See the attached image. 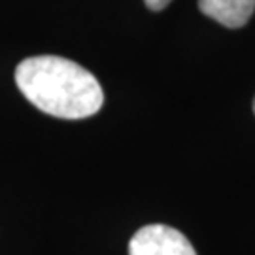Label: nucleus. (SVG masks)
Segmentation results:
<instances>
[{"label": "nucleus", "instance_id": "nucleus-1", "mask_svg": "<svg viewBox=\"0 0 255 255\" xmlns=\"http://www.w3.org/2000/svg\"><path fill=\"white\" fill-rule=\"evenodd\" d=\"M15 83L30 104L61 119L95 116L104 104V91L89 70L70 59L38 55L21 61Z\"/></svg>", "mask_w": 255, "mask_h": 255}, {"label": "nucleus", "instance_id": "nucleus-2", "mask_svg": "<svg viewBox=\"0 0 255 255\" xmlns=\"http://www.w3.org/2000/svg\"><path fill=\"white\" fill-rule=\"evenodd\" d=\"M128 255H197V252L178 229L153 223L138 229L130 238Z\"/></svg>", "mask_w": 255, "mask_h": 255}, {"label": "nucleus", "instance_id": "nucleus-3", "mask_svg": "<svg viewBox=\"0 0 255 255\" xmlns=\"http://www.w3.org/2000/svg\"><path fill=\"white\" fill-rule=\"evenodd\" d=\"M199 9L223 27L240 28L254 15L255 0H199Z\"/></svg>", "mask_w": 255, "mask_h": 255}, {"label": "nucleus", "instance_id": "nucleus-4", "mask_svg": "<svg viewBox=\"0 0 255 255\" xmlns=\"http://www.w3.org/2000/svg\"><path fill=\"white\" fill-rule=\"evenodd\" d=\"M170 2H172V0H144V4H146L151 11H161V9L166 8Z\"/></svg>", "mask_w": 255, "mask_h": 255}, {"label": "nucleus", "instance_id": "nucleus-5", "mask_svg": "<svg viewBox=\"0 0 255 255\" xmlns=\"http://www.w3.org/2000/svg\"><path fill=\"white\" fill-rule=\"evenodd\" d=\"M254 112H255V101H254Z\"/></svg>", "mask_w": 255, "mask_h": 255}]
</instances>
